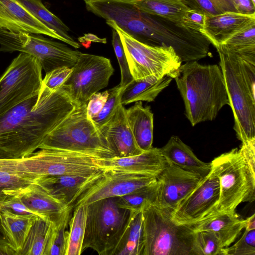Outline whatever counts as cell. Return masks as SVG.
Listing matches in <instances>:
<instances>
[{
	"mask_svg": "<svg viewBox=\"0 0 255 255\" xmlns=\"http://www.w3.org/2000/svg\"><path fill=\"white\" fill-rule=\"evenodd\" d=\"M0 255H16V252L8 245L0 244Z\"/></svg>",
	"mask_w": 255,
	"mask_h": 255,
	"instance_id": "51",
	"label": "cell"
},
{
	"mask_svg": "<svg viewBox=\"0 0 255 255\" xmlns=\"http://www.w3.org/2000/svg\"><path fill=\"white\" fill-rule=\"evenodd\" d=\"M245 220L236 212L218 214L190 226L194 232L209 231L213 233L224 248L233 243L245 229Z\"/></svg>",
	"mask_w": 255,
	"mask_h": 255,
	"instance_id": "21",
	"label": "cell"
},
{
	"mask_svg": "<svg viewBox=\"0 0 255 255\" xmlns=\"http://www.w3.org/2000/svg\"><path fill=\"white\" fill-rule=\"evenodd\" d=\"M251 0L252 1L253 4L255 5V0Z\"/></svg>",
	"mask_w": 255,
	"mask_h": 255,
	"instance_id": "54",
	"label": "cell"
},
{
	"mask_svg": "<svg viewBox=\"0 0 255 255\" xmlns=\"http://www.w3.org/2000/svg\"><path fill=\"white\" fill-rule=\"evenodd\" d=\"M132 1L144 12L166 18L182 25L184 15L191 9L184 0H132Z\"/></svg>",
	"mask_w": 255,
	"mask_h": 255,
	"instance_id": "29",
	"label": "cell"
},
{
	"mask_svg": "<svg viewBox=\"0 0 255 255\" xmlns=\"http://www.w3.org/2000/svg\"><path fill=\"white\" fill-rule=\"evenodd\" d=\"M157 181L156 177L116 170H104L103 176L78 198L73 209L103 199L126 195Z\"/></svg>",
	"mask_w": 255,
	"mask_h": 255,
	"instance_id": "14",
	"label": "cell"
},
{
	"mask_svg": "<svg viewBox=\"0 0 255 255\" xmlns=\"http://www.w3.org/2000/svg\"><path fill=\"white\" fill-rule=\"evenodd\" d=\"M242 67L248 88L252 95L255 97V64L242 59Z\"/></svg>",
	"mask_w": 255,
	"mask_h": 255,
	"instance_id": "46",
	"label": "cell"
},
{
	"mask_svg": "<svg viewBox=\"0 0 255 255\" xmlns=\"http://www.w3.org/2000/svg\"><path fill=\"white\" fill-rule=\"evenodd\" d=\"M109 96L108 91L94 94L87 104V115L92 119L101 112L105 105Z\"/></svg>",
	"mask_w": 255,
	"mask_h": 255,
	"instance_id": "41",
	"label": "cell"
},
{
	"mask_svg": "<svg viewBox=\"0 0 255 255\" xmlns=\"http://www.w3.org/2000/svg\"><path fill=\"white\" fill-rule=\"evenodd\" d=\"M0 51L29 54L38 59L45 73L60 67H72L80 53L65 44L39 34L16 33L1 28Z\"/></svg>",
	"mask_w": 255,
	"mask_h": 255,
	"instance_id": "9",
	"label": "cell"
},
{
	"mask_svg": "<svg viewBox=\"0 0 255 255\" xmlns=\"http://www.w3.org/2000/svg\"><path fill=\"white\" fill-rule=\"evenodd\" d=\"M52 225L48 219L37 217L17 255H44Z\"/></svg>",
	"mask_w": 255,
	"mask_h": 255,
	"instance_id": "30",
	"label": "cell"
},
{
	"mask_svg": "<svg viewBox=\"0 0 255 255\" xmlns=\"http://www.w3.org/2000/svg\"><path fill=\"white\" fill-rule=\"evenodd\" d=\"M204 177L166 161L164 169L156 177L158 188L154 202L161 210L170 215L179 203Z\"/></svg>",
	"mask_w": 255,
	"mask_h": 255,
	"instance_id": "15",
	"label": "cell"
},
{
	"mask_svg": "<svg viewBox=\"0 0 255 255\" xmlns=\"http://www.w3.org/2000/svg\"><path fill=\"white\" fill-rule=\"evenodd\" d=\"M225 248L211 232H194L192 245V255H225Z\"/></svg>",
	"mask_w": 255,
	"mask_h": 255,
	"instance_id": "35",
	"label": "cell"
},
{
	"mask_svg": "<svg viewBox=\"0 0 255 255\" xmlns=\"http://www.w3.org/2000/svg\"><path fill=\"white\" fill-rule=\"evenodd\" d=\"M29 11L35 17L57 33L63 42L75 48L79 44L69 35V28L57 16L50 11L43 4L42 0H15Z\"/></svg>",
	"mask_w": 255,
	"mask_h": 255,
	"instance_id": "28",
	"label": "cell"
},
{
	"mask_svg": "<svg viewBox=\"0 0 255 255\" xmlns=\"http://www.w3.org/2000/svg\"><path fill=\"white\" fill-rule=\"evenodd\" d=\"M246 224L245 230L250 231L255 230V214H253L250 217L245 219Z\"/></svg>",
	"mask_w": 255,
	"mask_h": 255,
	"instance_id": "52",
	"label": "cell"
},
{
	"mask_svg": "<svg viewBox=\"0 0 255 255\" xmlns=\"http://www.w3.org/2000/svg\"><path fill=\"white\" fill-rule=\"evenodd\" d=\"M23 204L39 217L54 224L62 220L71 210L51 196L36 183L29 191L20 196Z\"/></svg>",
	"mask_w": 255,
	"mask_h": 255,
	"instance_id": "22",
	"label": "cell"
},
{
	"mask_svg": "<svg viewBox=\"0 0 255 255\" xmlns=\"http://www.w3.org/2000/svg\"><path fill=\"white\" fill-rule=\"evenodd\" d=\"M211 170L219 181V213H233L243 202L255 199V173L235 148L215 158Z\"/></svg>",
	"mask_w": 255,
	"mask_h": 255,
	"instance_id": "6",
	"label": "cell"
},
{
	"mask_svg": "<svg viewBox=\"0 0 255 255\" xmlns=\"http://www.w3.org/2000/svg\"><path fill=\"white\" fill-rule=\"evenodd\" d=\"M160 150L166 161L183 169L197 173L202 176H205L211 171V163L199 159L191 148L177 136H171Z\"/></svg>",
	"mask_w": 255,
	"mask_h": 255,
	"instance_id": "23",
	"label": "cell"
},
{
	"mask_svg": "<svg viewBox=\"0 0 255 255\" xmlns=\"http://www.w3.org/2000/svg\"><path fill=\"white\" fill-rule=\"evenodd\" d=\"M106 23L120 35L133 79L150 76L174 79L182 61L172 47L144 44L127 34L114 21Z\"/></svg>",
	"mask_w": 255,
	"mask_h": 255,
	"instance_id": "8",
	"label": "cell"
},
{
	"mask_svg": "<svg viewBox=\"0 0 255 255\" xmlns=\"http://www.w3.org/2000/svg\"><path fill=\"white\" fill-rule=\"evenodd\" d=\"M104 170H116L157 177L164 169L166 160L160 148L152 147L142 153L124 157L99 159Z\"/></svg>",
	"mask_w": 255,
	"mask_h": 255,
	"instance_id": "18",
	"label": "cell"
},
{
	"mask_svg": "<svg viewBox=\"0 0 255 255\" xmlns=\"http://www.w3.org/2000/svg\"><path fill=\"white\" fill-rule=\"evenodd\" d=\"M223 12L226 11L238 12L233 0H210Z\"/></svg>",
	"mask_w": 255,
	"mask_h": 255,
	"instance_id": "48",
	"label": "cell"
},
{
	"mask_svg": "<svg viewBox=\"0 0 255 255\" xmlns=\"http://www.w3.org/2000/svg\"><path fill=\"white\" fill-rule=\"evenodd\" d=\"M101 170L89 175H57L39 177L36 184L51 196L73 210L78 198L104 175Z\"/></svg>",
	"mask_w": 255,
	"mask_h": 255,
	"instance_id": "16",
	"label": "cell"
},
{
	"mask_svg": "<svg viewBox=\"0 0 255 255\" xmlns=\"http://www.w3.org/2000/svg\"><path fill=\"white\" fill-rule=\"evenodd\" d=\"M141 214V255H192L190 226L176 224L154 201L146 203Z\"/></svg>",
	"mask_w": 255,
	"mask_h": 255,
	"instance_id": "4",
	"label": "cell"
},
{
	"mask_svg": "<svg viewBox=\"0 0 255 255\" xmlns=\"http://www.w3.org/2000/svg\"><path fill=\"white\" fill-rule=\"evenodd\" d=\"M184 102L185 115L194 127L212 121L229 100L221 69L217 64L197 61L181 64L174 78Z\"/></svg>",
	"mask_w": 255,
	"mask_h": 255,
	"instance_id": "2",
	"label": "cell"
},
{
	"mask_svg": "<svg viewBox=\"0 0 255 255\" xmlns=\"http://www.w3.org/2000/svg\"><path fill=\"white\" fill-rule=\"evenodd\" d=\"M20 159H0V171L4 170L18 168Z\"/></svg>",
	"mask_w": 255,
	"mask_h": 255,
	"instance_id": "49",
	"label": "cell"
},
{
	"mask_svg": "<svg viewBox=\"0 0 255 255\" xmlns=\"http://www.w3.org/2000/svg\"><path fill=\"white\" fill-rule=\"evenodd\" d=\"M0 244L7 245L9 246L8 242L6 237L2 224L0 216Z\"/></svg>",
	"mask_w": 255,
	"mask_h": 255,
	"instance_id": "53",
	"label": "cell"
},
{
	"mask_svg": "<svg viewBox=\"0 0 255 255\" xmlns=\"http://www.w3.org/2000/svg\"><path fill=\"white\" fill-rule=\"evenodd\" d=\"M38 59L20 52L0 77V116L30 97L38 94L42 85Z\"/></svg>",
	"mask_w": 255,
	"mask_h": 255,
	"instance_id": "10",
	"label": "cell"
},
{
	"mask_svg": "<svg viewBox=\"0 0 255 255\" xmlns=\"http://www.w3.org/2000/svg\"><path fill=\"white\" fill-rule=\"evenodd\" d=\"M38 178L21 169L4 170L0 171V202L19 197L31 189Z\"/></svg>",
	"mask_w": 255,
	"mask_h": 255,
	"instance_id": "27",
	"label": "cell"
},
{
	"mask_svg": "<svg viewBox=\"0 0 255 255\" xmlns=\"http://www.w3.org/2000/svg\"><path fill=\"white\" fill-rule=\"evenodd\" d=\"M0 216L9 246L17 255L23 247L34 220L39 216L32 215H18L0 210Z\"/></svg>",
	"mask_w": 255,
	"mask_h": 255,
	"instance_id": "26",
	"label": "cell"
},
{
	"mask_svg": "<svg viewBox=\"0 0 255 255\" xmlns=\"http://www.w3.org/2000/svg\"><path fill=\"white\" fill-rule=\"evenodd\" d=\"M72 71V68L60 67L46 73L42 85L51 90L61 88L67 80Z\"/></svg>",
	"mask_w": 255,
	"mask_h": 255,
	"instance_id": "40",
	"label": "cell"
},
{
	"mask_svg": "<svg viewBox=\"0 0 255 255\" xmlns=\"http://www.w3.org/2000/svg\"><path fill=\"white\" fill-rule=\"evenodd\" d=\"M219 66L234 118V129L242 142L255 138V97L247 86L242 59L236 54L220 49Z\"/></svg>",
	"mask_w": 255,
	"mask_h": 255,
	"instance_id": "7",
	"label": "cell"
},
{
	"mask_svg": "<svg viewBox=\"0 0 255 255\" xmlns=\"http://www.w3.org/2000/svg\"><path fill=\"white\" fill-rule=\"evenodd\" d=\"M112 45L121 70V80L119 84L122 87H124L130 82L133 78L129 71L128 62L120 35L114 29H113Z\"/></svg>",
	"mask_w": 255,
	"mask_h": 255,
	"instance_id": "38",
	"label": "cell"
},
{
	"mask_svg": "<svg viewBox=\"0 0 255 255\" xmlns=\"http://www.w3.org/2000/svg\"><path fill=\"white\" fill-rule=\"evenodd\" d=\"M0 28L16 33L43 34L63 41L15 0H0Z\"/></svg>",
	"mask_w": 255,
	"mask_h": 255,
	"instance_id": "19",
	"label": "cell"
},
{
	"mask_svg": "<svg viewBox=\"0 0 255 255\" xmlns=\"http://www.w3.org/2000/svg\"><path fill=\"white\" fill-rule=\"evenodd\" d=\"M219 181L211 169L200 182L179 203L170 214L178 225L191 226L219 212Z\"/></svg>",
	"mask_w": 255,
	"mask_h": 255,
	"instance_id": "13",
	"label": "cell"
},
{
	"mask_svg": "<svg viewBox=\"0 0 255 255\" xmlns=\"http://www.w3.org/2000/svg\"><path fill=\"white\" fill-rule=\"evenodd\" d=\"M239 150L251 170L255 173V138L242 142Z\"/></svg>",
	"mask_w": 255,
	"mask_h": 255,
	"instance_id": "45",
	"label": "cell"
},
{
	"mask_svg": "<svg viewBox=\"0 0 255 255\" xmlns=\"http://www.w3.org/2000/svg\"><path fill=\"white\" fill-rule=\"evenodd\" d=\"M218 49L232 52L255 64V24L232 36Z\"/></svg>",
	"mask_w": 255,
	"mask_h": 255,
	"instance_id": "31",
	"label": "cell"
},
{
	"mask_svg": "<svg viewBox=\"0 0 255 255\" xmlns=\"http://www.w3.org/2000/svg\"><path fill=\"white\" fill-rule=\"evenodd\" d=\"M76 106L62 87L51 90L42 85L38 94L0 116V159L30 155Z\"/></svg>",
	"mask_w": 255,
	"mask_h": 255,
	"instance_id": "1",
	"label": "cell"
},
{
	"mask_svg": "<svg viewBox=\"0 0 255 255\" xmlns=\"http://www.w3.org/2000/svg\"><path fill=\"white\" fill-rule=\"evenodd\" d=\"M191 8L207 16L216 15L223 13L210 0H184Z\"/></svg>",
	"mask_w": 255,
	"mask_h": 255,
	"instance_id": "44",
	"label": "cell"
},
{
	"mask_svg": "<svg viewBox=\"0 0 255 255\" xmlns=\"http://www.w3.org/2000/svg\"><path fill=\"white\" fill-rule=\"evenodd\" d=\"M0 210H6L18 215L37 216L23 204L20 199V196L16 197L5 201L0 202Z\"/></svg>",
	"mask_w": 255,
	"mask_h": 255,
	"instance_id": "42",
	"label": "cell"
},
{
	"mask_svg": "<svg viewBox=\"0 0 255 255\" xmlns=\"http://www.w3.org/2000/svg\"><path fill=\"white\" fill-rule=\"evenodd\" d=\"M99 158L64 150L41 149L20 159L21 168L37 178L47 176L89 175L103 169Z\"/></svg>",
	"mask_w": 255,
	"mask_h": 255,
	"instance_id": "11",
	"label": "cell"
},
{
	"mask_svg": "<svg viewBox=\"0 0 255 255\" xmlns=\"http://www.w3.org/2000/svg\"><path fill=\"white\" fill-rule=\"evenodd\" d=\"M126 110L120 104L111 118L98 128L117 157L134 156L143 152L136 143L128 126Z\"/></svg>",
	"mask_w": 255,
	"mask_h": 255,
	"instance_id": "17",
	"label": "cell"
},
{
	"mask_svg": "<svg viewBox=\"0 0 255 255\" xmlns=\"http://www.w3.org/2000/svg\"><path fill=\"white\" fill-rule=\"evenodd\" d=\"M255 24V13L226 11L216 15H206L202 33L217 49L232 36Z\"/></svg>",
	"mask_w": 255,
	"mask_h": 255,
	"instance_id": "20",
	"label": "cell"
},
{
	"mask_svg": "<svg viewBox=\"0 0 255 255\" xmlns=\"http://www.w3.org/2000/svg\"><path fill=\"white\" fill-rule=\"evenodd\" d=\"M131 213L129 224L113 255H141L143 246L142 214L141 212Z\"/></svg>",
	"mask_w": 255,
	"mask_h": 255,
	"instance_id": "32",
	"label": "cell"
},
{
	"mask_svg": "<svg viewBox=\"0 0 255 255\" xmlns=\"http://www.w3.org/2000/svg\"><path fill=\"white\" fill-rule=\"evenodd\" d=\"M158 184L156 182L139 188L126 195L117 197L118 205L133 213L141 212L148 202L154 201L157 195Z\"/></svg>",
	"mask_w": 255,
	"mask_h": 255,
	"instance_id": "34",
	"label": "cell"
},
{
	"mask_svg": "<svg viewBox=\"0 0 255 255\" xmlns=\"http://www.w3.org/2000/svg\"><path fill=\"white\" fill-rule=\"evenodd\" d=\"M122 88L123 87L119 84L108 90L109 96L105 105L99 114L92 119L98 128L111 118L116 113L119 106L121 104L120 94Z\"/></svg>",
	"mask_w": 255,
	"mask_h": 255,
	"instance_id": "37",
	"label": "cell"
},
{
	"mask_svg": "<svg viewBox=\"0 0 255 255\" xmlns=\"http://www.w3.org/2000/svg\"><path fill=\"white\" fill-rule=\"evenodd\" d=\"M239 12L245 14L255 13V5L251 0H233Z\"/></svg>",
	"mask_w": 255,
	"mask_h": 255,
	"instance_id": "47",
	"label": "cell"
},
{
	"mask_svg": "<svg viewBox=\"0 0 255 255\" xmlns=\"http://www.w3.org/2000/svg\"><path fill=\"white\" fill-rule=\"evenodd\" d=\"M172 78L165 76L157 78L150 76L138 79H132L123 87L120 94L122 105L138 101L153 102L157 96L169 86Z\"/></svg>",
	"mask_w": 255,
	"mask_h": 255,
	"instance_id": "24",
	"label": "cell"
},
{
	"mask_svg": "<svg viewBox=\"0 0 255 255\" xmlns=\"http://www.w3.org/2000/svg\"><path fill=\"white\" fill-rule=\"evenodd\" d=\"M127 121L136 143L143 151L152 147L153 114L150 107H143L141 101L126 110Z\"/></svg>",
	"mask_w": 255,
	"mask_h": 255,
	"instance_id": "25",
	"label": "cell"
},
{
	"mask_svg": "<svg viewBox=\"0 0 255 255\" xmlns=\"http://www.w3.org/2000/svg\"><path fill=\"white\" fill-rule=\"evenodd\" d=\"M87 205L82 252L91 249L100 255H113L130 222L131 213L120 207L117 197Z\"/></svg>",
	"mask_w": 255,
	"mask_h": 255,
	"instance_id": "5",
	"label": "cell"
},
{
	"mask_svg": "<svg viewBox=\"0 0 255 255\" xmlns=\"http://www.w3.org/2000/svg\"><path fill=\"white\" fill-rule=\"evenodd\" d=\"M205 16V14L199 11L190 9L187 11L184 15L182 24L184 27L202 33Z\"/></svg>",
	"mask_w": 255,
	"mask_h": 255,
	"instance_id": "43",
	"label": "cell"
},
{
	"mask_svg": "<svg viewBox=\"0 0 255 255\" xmlns=\"http://www.w3.org/2000/svg\"><path fill=\"white\" fill-rule=\"evenodd\" d=\"M87 104L74 109L44 138L39 148L59 150L99 159L115 157L106 140L87 115Z\"/></svg>",
	"mask_w": 255,
	"mask_h": 255,
	"instance_id": "3",
	"label": "cell"
},
{
	"mask_svg": "<svg viewBox=\"0 0 255 255\" xmlns=\"http://www.w3.org/2000/svg\"><path fill=\"white\" fill-rule=\"evenodd\" d=\"M78 40L83 44L88 42L90 43L91 42H99L104 44L107 43L106 38H101L97 35L91 33L84 34V36L79 37Z\"/></svg>",
	"mask_w": 255,
	"mask_h": 255,
	"instance_id": "50",
	"label": "cell"
},
{
	"mask_svg": "<svg viewBox=\"0 0 255 255\" xmlns=\"http://www.w3.org/2000/svg\"><path fill=\"white\" fill-rule=\"evenodd\" d=\"M72 73L62 86L76 106L87 104L90 97L107 87L114 69L109 59L80 52Z\"/></svg>",
	"mask_w": 255,
	"mask_h": 255,
	"instance_id": "12",
	"label": "cell"
},
{
	"mask_svg": "<svg viewBox=\"0 0 255 255\" xmlns=\"http://www.w3.org/2000/svg\"><path fill=\"white\" fill-rule=\"evenodd\" d=\"M71 213L57 224L53 223L44 255H65L69 231L67 230Z\"/></svg>",
	"mask_w": 255,
	"mask_h": 255,
	"instance_id": "36",
	"label": "cell"
},
{
	"mask_svg": "<svg viewBox=\"0 0 255 255\" xmlns=\"http://www.w3.org/2000/svg\"><path fill=\"white\" fill-rule=\"evenodd\" d=\"M87 211V205L74 209L73 215L69 222L70 229L65 255H80L82 253Z\"/></svg>",
	"mask_w": 255,
	"mask_h": 255,
	"instance_id": "33",
	"label": "cell"
},
{
	"mask_svg": "<svg viewBox=\"0 0 255 255\" xmlns=\"http://www.w3.org/2000/svg\"><path fill=\"white\" fill-rule=\"evenodd\" d=\"M225 255H255V230H245L235 244L225 248Z\"/></svg>",
	"mask_w": 255,
	"mask_h": 255,
	"instance_id": "39",
	"label": "cell"
}]
</instances>
